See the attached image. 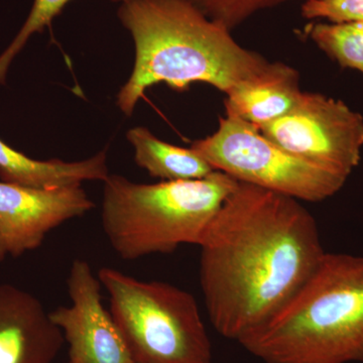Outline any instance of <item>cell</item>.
Instances as JSON below:
<instances>
[{"instance_id": "6da1fadb", "label": "cell", "mask_w": 363, "mask_h": 363, "mask_svg": "<svg viewBox=\"0 0 363 363\" xmlns=\"http://www.w3.org/2000/svg\"><path fill=\"white\" fill-rule=\"evenodd\" d=\"M198 247L208 316L215 330L236 342L276 316L326 253L301 201L241 182Z\"/></svg>"}, {"instance_id": "7a4b0ae2", "label": "cell", "mask_w": 363, "mask_h": 363, "mask_svg": "<svg viewBox=\"0 0 363 363\" xmlns=\"http://www.w3.org/2000/svg\"><path fill=\"white\" fill-rule=\"evenodd\" d=\"M117 16L135 43L133 73L116 100L128 116L150 86L185 91L205 83L226 94L271 64L187 0H128Z\"/></svg>"}, {"instance_id": "3957f363", "label": "cell", "mask_w": 363, "mask_h": 363, "mask_svg": "<svg viewBox=\"0 0 363 363\" xmlns=\"http://www.w3.org/2000/svg\"><path fill=\"white\" fill-rule=\"evenodd\" d=\"M238 343L264 363L363 362V257L325 253L288 304Z\"/></svg>"}, {"instance_id": "277c9868", "label": "cell", "mask_w": 363, "mask_h": 363, "mask_svg": "<svg viewBox=\"0 0 363 363\" xmlns=\"http://www.w3.org/2000/svg\"><path fill=\"white\" fill-rule=\"evenodd\" d=\"M104 183L102 229L121 259L135 260L198 245L240 182L214 171L199 180L138 184L109 175Z\"/></svg>"}, {"instance_id": "5b68a950", "label": "cell", "mask_w": 363, "mask_h": 363, "mask_svg": "<svg viewBox=\"0 0 363 363\" xmlns=\"http://www.w3.org/2000/svg\"><path fill=\"white\" fill-rule=\"evenodd\" d=\"M97 276L135 363H212L211 341L190 293L111 267Z\"/></svg>"}, {"instance_id": "8992f818", "label": "cell", "mask_w": 363, "mask_h": 363, "mask_svg": "<svg viewBox=\"0 0 363 363\" xmlns=\"http://www.w3.org/2000/svg\"><path fill=\"white\" fill-rule=\"evenodd\" d=\"M191 149L216 171L298 201H324L348 179L289 154L257 126L227 114L219 117L214 133L195 140Z\"/></svg>"}, {"instance_id": "52a82bcc", "label": "cell", "mask_w": 363, "mask_h": 363, "mask_svg": "<svg viewBox=\"0 0 363 363\" xmlns=\"http://www.w3.org/2000/svg\"><path fill=\"white\" fill-rule=\"evenodd\" d=\"M259 131L289 154L345 177L362 160L363 116L321 93L303 92L292 111Z\"/></svg>"}, {"instance_id": "ba28073f", "label": "cell", "mask_w": 363, "mask_h": 363, "mask_svg": "<svg viewBox=\"0 0 363 363\" xmlns=\"http://www.w3.org/2000/svg\"><path fill=\"white\" fill-rule=\"evenodd\" d=\"M71 304L50 313L68 344L69 363H135L101 301V281L84 259L72 262L67 279Z\"/></svg>"}, {"instance_id": "9c48e42d", "label": "cell", "mask_w": 363, "mask_h": 363, "mask_svg": "<svg viewBox=\"0 0 363 363\" xmlns=\"http://www.w3.org/2000/svg\"><path fill=\"white\" fill-rule=\"evenodd\" d=\"M93 207L82 185L39 189L0 181V262L37 250L51 231Z\"/></svg>"}, {"instance_id": "30bf717a", "label": "cell", "mask_w": 363, "mask_h": 363, "mask_svg": "<svg viewBox=\"0 0 363 363\" xmlns=\"http://www.w3.org/2000/svg\"><path fill=\"white\" fill-rule=\"evenodd\" d=\"M64 342L39 298L0 284V363H52Z\"/></svg>"}, {"instance_id": "8fae6325", "label": "cell", "mask_w": 363, "mask_h": 363, "mask_svg": "<svg viewBox=\"0 0 363 363\" xmlns=\"http://www.w3.org/2000/svg\"><path fill=\"white\" fill-rule=\"evenodd\" d=\"M302 93L298 72L281 62H271L259 75L228 91L224 105L227 116L238 117L259 130L292 111Z\"/></svg>"}, {"instance_id": "7c38bea8", "label": "cell", "mask_w": 363, "mask_h": 363, "mask_svg": "<svg viewBox=\"0 0 363 363\" xmlns=\"http://www.w3.org/2000/svg\"><path fill=\"white\" fill-rule=\"evenodd\" d=\"M109 176L106 150L80 162L39 161L13 149L0 140V179L26 187L54 189L106 180Z\"/></svg>"}, {"instance_id": "4fadbf2b", "label": "cell", "mask_w": 363, "mask_h": 363, "mask_svg": "<svg viewBox=\"0 0 363 363\" xmlns=\"http://www.w3.org/2000/svg\"><path fill=\"white\" fill-rule=\"evenodd\" d=\"M135 149V161L154 178L162 181L199 180L214 169L194 150L159 140L147 128L138 126L126 133Z\"/></svg>"}, {"instance_id": "5bb4252c", "label": "cell", "mask_w": 363, "mask_h": 363, "mask_svg": "<svg viewBox=\"0 0 363 363\" xmlns=\"http://www.w3.org/2000/svg\"><path fill=\"white\" fill-rule=\"evenodd\" d=\"M305 32L341 68L363 74V21L311 23Z\"/></svg>"}, {"instance_id": "9a60e30c", "label": "cell", "mask_w": 363, "mask_h": 363, "mask_svg": "<svg viewBox=\"0 0 363 363\" xmlns=\"http://www.w3.org/2000/svg\"><path fill=\"white\" fill-rule=\"evenodd\" d=\"M70 1L71 0H35L25 25L14 38L13 43L0 56V84L6 82L7 71L11 62L23 49L28 39L35 33H42L45 28L51 25L52 20L63 11ZM112 1L123 4L128 0H112Z\"/></svg>"}, {"instance_id": "2e32d148", "label": "cell", "mask_w": 363, "mask_h": 363, "mask_svg": "<svg viewBox=\"0 0 363 363\" xmlns=\"http://www.w3.org/2000/svg\"><path fill=\"white\" fill-rule=\"evenodd\" d=\"M208 18L221 23L233 32L248 18L264 9L278 6L291 0H187Z\"/></svg>"}, {"instance_id": "e0dca14e", "label": "cell", "mask_w": 363, "mask_h": 363, "mask_svg": "<svg viewBox=\"0 0 363 363\" xmlns=\"http://www.w3.org/2000/svg\"><path fill=\"white\" fill-rule=\"evenodd\" d=\"M301 14L306 20L332 23L363 21V0H305Z\"/></svg>"}, {"instance_id": "ac0fdd59", "label": "cell", "mask_w": 363, "mask_h": 363, "mask_svg": "<svg viewBox=\"0 0 363 363\" xmlns=\"http://www.w3.org/2000/svg\"><path fill=\"white\" fill-rule=\"evenodd\" d=\"M69 363V362H68Z\"/></svg>"}]
</instances>
